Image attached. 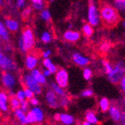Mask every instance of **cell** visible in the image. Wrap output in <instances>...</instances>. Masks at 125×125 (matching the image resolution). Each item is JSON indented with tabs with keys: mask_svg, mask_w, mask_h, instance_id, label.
<instances>
[{
	"mask_svg": "<svg viewBox=\"0 0 125 125\" xmlns=\"http://www.w3.org/2000/svg\"><path fill=\"white\" fill-rule=\"evenodd\" d=\"M120 121L122 122V124L124 125L125 123V115H124V112H122V115H121V119H120Z\"/></svg>",
	"mask_w": 125,
	"mask_h": 125,
	"instance_id": "obj_46",
	"label": "cell"
},
{
	"mask_svg": "<svg viewBox=\"0 0 125 125\" xmlns=\"http://www.w3.org/2000/svg\"><path fill=\"white\" fill-rule=\"evenodd\" d=\"M15 113V116L17 117L18 120L20 122V123L22 125H27L26 123V119H25V114L23 112V111L21 110L20 108L17 109V110L14 111Z\"/></svg>",
	"mask_w": 125,
	"mask_h": 125,
	"instance_id": "obj_22",
	"label": "cell"
},
{
	"mask_svg": "<svg viewBox=\"0 0 125 125\" xmlns=\"http://www.w3.org/2000/svg\"><path fill=\"white\" fill-rule=\"evenodd\" d=\"M55 81L56 84L61 88H66L68 86V73L65 69H60L56 72Z\"/></svg>",
	"mask_w": 125,
	"mask_h": 125,
	"instance_id": "obj_7",
	"label": "cell"
},
{
	"mask_svg": "<svg viewBox=\"0 0 125 125\" xmlns=\"http://www.w3.org/2000/svg\"><path fill=\"white\" fill-rule=\"evenodd\" d=\"M82 31H83V33L85 36H87V37H91V36L94 34V28H93L88 23H87L82 27Z\"/></svg>",
	"mask_w": 125,
	"mask_h": 125,
	"instance_id": "obj_25",
	"label": "cell"
},
{
	"mask_svg": "<svg viewBox=\"0 0 125 125\" xmlns=\"http://www.w3.org/2000/svg\"><path fill=\"white\" fill-rule=\"evenodd\" d=\"M92 76H93V72H92L91 69L88 68V67L84 68V70H83V78L84 79H85L86 81H89V80L92 78Z\"/></svg>",
	"mask_w": 125,
	"mask_h": 125,
	"instance_id": "obj_32",
	"label": "cell"
},
{
	"mask_svg": "<svg viewBox=\"0 0 125 125\" xmlns=\"http://www.w3.org/2000/svg\"><path fill=\"white\" fill-rule=\"evenodd\" d=\"M93 94H94V91L90 89V88H87V89L83 90L82 93H81V95L83 97H91Z\"/></svg>",
	"mask_w": 125,
	"mask_h": 125,
	"instance_id": "obj_38",
	"label": "cell"
},
{
	"mask_svg": "<svg viewBox=\"0 0 125 125\" xmlns=\"http://www.w3.org/2000/svg\"><path fill=\"white\" fill-rule=\"evenodd\" d=\"M21 40L23 42L24 46H25L26 52L33 49L34 46H35V39H34L33 31H32V30L30 27L26 26L22 30Z\"/></svg>",
	"mask_w": 125,
	"mask_h": 125,
	"instance_id": "obj_3",
	"label": "cell"
},
{
	"mask_svg": "<svg viewBox=\"0 0 125 125\" xmlns=\"http://www.w3.org/2000/svg\"><path fill=\"white\" fill-rule=\"evenodd\" d=\"M0 37L2 40H4V41H8L9 40V33L8 31H7V29L5 28L4 26V23H3L2 21L0 20Z\"/></svg>",
	"mask_w": 125,
	"mask_h": 125,
	"instance_id": "obj_24",
	"label": "cell"
},
{
	"mask_svg": "<svg viewBox=\"0 0 125 125\" xmlns=\"http://www.w3.org/2000/svg\"><path fill=\"white\" fill-rule=\"evenodd\" d=\"M100 19L106 26L114 27L120 20V16L116 10L109 4L102 5L100 9Z\"/></svg>",
	"mask_w": 125,
	"mask_h": 125,
	"instance_id": "obj_1",
	"label": "cell"
},
{
	"mask_svg": "<svg viewBox=\"0 0 125 125\" xmlns=\"http://www.w3.org/2000/svg\"><path fill=\"white\" fill-rule=\"evenodd\" d=\"M68 99H67V97H64V98H60V106L63 107V108H65V107H67V105H68Z\"/></svg>",
	"mask_w": 125,
	"mask_h": 125,
	"instance_id": "obj_39",
	"label": "cell"
},
{
	"mask_svg": "<svg viewBox=\"0 0 125 125\" xmlns=\"http://www.w3.org/2000/svg\"><path fill=\"white\" fill-rule=\"evenodd\" d=\"M0 67L8 72L15 71L17 69L16 63L12 61V59L3 53L1 48H0Z\"/></svg>",
	"mask_w": 125,
	"mask_h": 125,
	"instance_id": "obj_6",
	"label": "cell"
},
{
	"mask_svg": "<svg viewBox=\"0 0 125 125\" xmlns=\"http://www.w3.org/2000/svg\"><path fill=\"white\" fill-rule=\"evenodd\" d=\"M8 94L4 92H0V109L4 112H6L8 110Z\"/></svg>",
	"mask_w": 125,
	"mask_h": 125,
	"instance_id": "obj_16",
	"label": "cell"
},
{
	"mask_svg": "<svg viewBox=\"0 0 125 125\" xmlns=\"http://www.w3.org/2000/svg\"><path fill=\"white\" fill-rule=\"evenodd\" d=\"M19 108H20L24 113L26 112V111L29 109V102H27L26 100H24V101H22V102H20V107H19Z\"/></svg>",
	"mask_w": 125,
	"mask_h": 125,
	"instance_id": "obj_34",
	"label": "cell"
},
{
	"mask_svg": "<svg viewBox=\"0 0 125 125\" xmlns=\"http://www.w3.org/2000/svg\"><path fill=\"white\" fill-rule=\"evenodd\" d=\"M40 17L43 20L46 21V22H49L51 21V13L50 11L46 9H44V10H41V12H40Z\"/></svg>",
	"mask_w": 125,
	"mask_h": 125,
	"instance_id": "obj_30",
	"label": "cell"
},
{
	"mask_svg": "<svg viewBox=\"0 0 125 125\" xmlns=\"http://www.w3.org/2000/svg\"><path fill=\"white\" fill-rule=\"evenodd\" d=\"M86 122L90 124H97L98 123V118L96 116L95 113L93 111H88L85 115Z\"/></svg>",
	"mask_w": 125,
	"mask_h": 125,
	"instance_id": "obj_20",
	"label": "cell"
},
{
	"mask_svg": "<svg viewBox=\"0 0 125 125\" xmlns=\"http://www.w3.org/2000/svg\"><path fill=\"white\" fill-rule=\"evenodd\" d=\"M99 107H100L101 110H102V112L108 111L109 107H110V103H109L108 99L106 98V97H103V98L101 99L100 102H99Z\"/></svg>",
	"mask_w": 125,
	"mask_h": 125,
	"instance_id": "obj_23",
	"label": "cell"
},
{
	"mask_svg": "<svg viewBox=\"0 0 125 125\" xmlns=\"http://www.w3.org/2000/svg\"><path fill=\"white\" fill-rule=\"evenodd\" d=\"M0 117H1V114H0Z\"/></svg>",
	"mask_w": 125,
	"mask_h": 125,
	"instance_id": "obj_49",
	"label": "cell"
},
{
	"mask_svg": "<svg viewBox=\"0 0 125 125\" xmlns=\"http://www.w3.org/2000/svg\"><path fill=\"white\" fill-rule=\"evenodd\" d=\"M119 83H120V86H121L122 90H123V91H124V90H125V78L123 77V79L120 81V82H119Z\"/></svg>",
	"mask_w": 125,
	"mask_h": 125,
	"instance_id": "obj_44",
	"label": "cell"
},
{
	"mask_svg": "<svg viewBox=\"0 0 125 125\" xmlns=\"http://www.w3.org/2000/svg\"><path fill=\"white\" fill-rule=\"evenodd\" d=\"M124 77V64L123 61L116 63L113 67L111 73L108 74V79L113 84H118L123 78Z\"/></svg>",
	"mask_w": 125,
	"mask_h": 125,
	"instance_id": "obj_2",
	"label": "cell"
},
{
	"mask_svg": "<svg viewBox=\"0 0 125 125\" xmlns=\"http://www.w3.org/2000/svg\"><path fill=\"white\" fill-rule=\"evenodd\" d=\"M25 119H26L27 124H31V123H37L36 118H35V115H34V114L32 113V111L31 110H30L29 112L25 115Z\"/></svg>",
	"mask_w": 125,
	"mask_h": 125,
	"instance_id": "obj_29",
	"label": "cell"
},
{
	"mask_svg": "<svg viewBox=\"0 0 125 125\" xmlns=\"http://www.w3.org/2000/svg\"><path fill=\"white\" fill-rule=\"evenodd\" d=\"M51 90L54 92V94H56L60 98H64V97H67L66 92L63 88H60L56 83H52L51 84Z\"/></svg>",
	"mask_w": 125,
	"mask_h": 125,
	"instance_id": "obj_19",
	"label": "cell"
},
{
	"mask_svg": "<svg viewBox=\"0 0 125 125\" xmlns=\"http://www.w3.org/2000/svg\"><path fill=\"white\" fill-rule=\"evenodd\" d=\"M4 26L9 31L14 32V31H17L19 30V24L17 20H14V19H6L5 21H4Z\"/></svg>",
	"mask_w": 125,
	"mask_h": 125,
	"instance_id": "obj_14",
	"label": "cell"
},
{
	"mask_svg": "<svg viewBox=\"0 0 125 125\" xmlns=\"http://www.w3.org/2000/svg\"><path fill=\"white\" fill-rule=\"evenodd\" d=\"M39 99L36 98V97H32L31 99H30V103H31V105H33V106H37L38 104H39Z\"/></svg>",
	"mask_w": 125,
	"mask_h": 125,
	"instance_id": "obj_42",
	"label": "cell"
},
{
	"mask_svg": "<svg viewBox=\"0 0 125 125\" xmlns=\"http://www.w3.org/2000/svg\"><path fill=\"white\" fill-rule=\"evenodd\" d=\"M10 104L11 108L15 111L17 110V109H19V107H20V102L15 97V95H13L10 97Z\"/></svg>",
	"mask_w": 125,
	"mask_h": 125,
	"instance_id": "obj_26",
	"label": "cell"
},
{
	"mask_svg": "<svg viewBox=\"0 0 125 125\" xmlns=\"http://www.w3.org/2000/svg\"><path fill=\"white\" fill-rule=\"evenodd\" d=\"M39 64V60L38 57L34 54H28L25 59V66H26L27 69L29 70H33L36 69V67Z\"/></svg>",
	"mask_w": 125,
	"mask_h": 125,
	"instance_id": "obj_11",
	"label": "cell"
},
{
	"mask_svg": "<svg viewBox=\"0 0 125 125\" xmlns=\"http://www.w3.org/2000/svg\"><path fill=\"white\" fill-rule=\"evenodd\" d=\"M3 4H4V1H0V6H1Z\"/></svg>",
	"mask_w": 125,
	"mask_h": 125,
	"instance_id": "obj_48",
	"label": "cell"
},
{
	"mask_svg": "<svg viewBox=\"0 0 125 125\" xmlns=\"http://www.w3.org/2000/svg\"><path fill=\"white\" fill-rule=\"evenodd\" d=\"M31 111H32V113H33L34 115H35L37 123H41V122L44 120V113H43V111H42L40 108L35 107V108H33L31 109Z\"/></svg>",
	"mask_w": 125,
	"mask_h": 125,
	"instance_id": "obj_21",
	"label": "cell"
},
{
	"mask_svg": "<svg viewBox=\"0 0 125 125\" xmlns=\"http://www.w3.org/2000/svg\"><path fill=\"white\" fill-rule=\"evenodd\" d=\"M81 125H91V124H90V123H87V122H83V123H82V124H81Z\"/></svg>",
	"mask_w": 125,
	"mask_h": 125,
	"instance_id": "obj_47",
	"label": "cell"
},
{
	"mask_svg": "<svg viewBox=\"0 0 125 125\" xmlns=\"http://www.w3.org/2000/svg\"><path fill=\"white\" fill-rule=\"evenodd\" d=\"M19 49H20V51L23 53H26V50H25V46H24V44H23V42H22V40H21V39L19 40Z\"/></svg>",
	"mask_w": 125,
	"mask_h": 125,
	"instance_id": "obj_41",
	"label": "cell"
},
{
	"mask_svg": "<svg viewBox=\"0 0 125 125\" xmlns=\"http://www.w3.org/2000/svg\"><path fill=\"white\" fill-rule=\"evenodd\" d=\"M23 91H24V94H25V97L26 99H28V100L31 99L32 97H34V94L27 88H25V89H24Z\"/></svg>",
	"mask_w": 125,
	"mask_h": 125,
	"instance_id": "obj_37",
	"label": "cell"
},
{
	"mask_svg": "<svg viewBox=\"0 0 125 125\" xmlns=\"http://www.w3.org/2000/svg\"><path fill=\"white\" fill-rule=\"evenodd\" d=\"M41 40L43 43H45V44L50 43V42L52 41V35L50 34V32H48V31H44L41 35Z\"/></svg>",
	"mask_w": 125,
	"mask_h": 125,
	"instance_id": "obj_31",
	"label": "cell"
},
{
	"mask_svg": "<svg viewBox=\"0 0 125 125\" xmlns=\"http://www.w3.org/2000/svg\"><path fill=\"white\" fill-rule=\"evenodd\" d=\"M2 81L4 87L8 90H10V91L16 86V79H15L14 75L12 73H9V72H5V73H3Z\"/></svg>",
	"mask_w": 125,
	"mask_h": 125,
	"instance_id": "obj_8",
	"label": "cell"
},
{
	"mask_svg": "<svg viewBox=\"0 0 125 125\" xmlns=\"http://www.w3.org/2000/svg\"><path fill=\"white\" fill-rule=\"evenodd\" d=\"M32 4V7L37 10H44L45 7V3L42 0H32L31 1Z\"/></svg>",
	"mask_w": 125,
	"mask_h": 125,
	"instance_id": "obj_27",
	"label": "cell"
},
{
	"mask_svg": "<svg viewBox=\"0 0 125 125\" xmlns=\"http://www.w3.org/2000/svg\"><path fill=\"white\" fill-rule=\"evenodd\" d=\"M31 12V7H26V8L23 10V12H22V19H24L25 20H26V19L30 17Z\"/></svg>",
	"mask_w": 125,
	"mask_h": 125,
	"instance_id": "obj_35",
	"label": "cell"
},
{
	"mask_svg": "<svg viewBox=\"0 0 125 125\" xmlns=\"http://www.w3.org/2000/svg\"><path fill=\"white\" fill-rule=\"evenodd\" d=\"M108 111H109V115H110L111 118H112L114 121L120 122L122 112L116 106H110L109 108H108Z\"/></svg>",
	"mask_w": 125,
	"mask_h": 125,
	"instance_id": "obj_15",
	"label": "cell"
},
{
	"mask_svg": "<svg viewBox=\"0 0 125 125\" xmlns=\"http://www.w3.org/2000/svg\"><path fill=\"white\" fill-rule=\"evenodd\" d=\"M30 75L37 81L38 83L40 84V85H44V84L46 83V78L45 77L44 75H43V73H42V72L40 70H39V69L31 70Z\"/></svg>",
	"mask_w": 125,
	"mask_h": 125,
	"instance_id": "obj_12",
	"label": "cell"
},
{
	"mask_svg": "<svg viewBox=\"0 0 125 125\" xmlns=\"http://www.w3.org/2000/svg\"><path fill=\"white\" fill-rule=\"evenodd\" d=\"M15 97L19 101V102H22V101L25 100V94H24V91L23 90H19V91L15 94Z\"/></svg>",
	"mask_w": 125,
	"mask_h": 125,
	"instance_id": "obj_36",
	"label": "cell"
},
{
	"mask_svg": "<svg viewBox=\"0 0 125 125\" xmlns=\"http://www.w3.org/2000/svg\"><path fill=\"white\" fill-rule=\"evenodd\" d=\"M42 64H43V66L46 67V70H48V71L50 72L51 73H55L57 72L56 66H55V65L52 62V61H51L49 58L44 59V60H43V61H42Z\"/></svg>",
	"mask_w": 125,
	"mask_h": 125,
	"instance_id": "obj_18",
	"label": "cell"
},
{
	"mask_svg": "<svg viewBox=\"0 0 125 125\" xmlns=\"http://www.w3.org/2000/svg\"><path fill=\"white\" fill-rule=\"evenodd\" d=\"M103 67H104V71H105V73H107V75L109 74L113 69V67L111 66L110 63L107 61H103Z\"/></svg>",
	"mask_w": 125,
	"mask_h": 125,
	"instance_id": "obj_33",
	"label": "cell"
},
{
	"mask_svg": "<svg viewBox=\"0 0 125 125\" xmlns=\"http://www.w3.org/2000/svg\"><path fill=\"white\" fill-rule=\"evenodd\" d=\"M25 0H17L16 1V5H17L18 8H23L25 5Z\"/></svg>",
	"mask_w": 125,
	"mask_h": 125,
	"instance_id": "obj_40",
	"label": "cell"
},
{
	"mask_svg": "<svg viewBox=\"0 0 125 125\" xmlns=\"http://www.w3.org/2000/svg\"><path fill=\"white\" fill-rule=\"evenodd\" d=\"M51 53H52V51H51V50L44 51V52H43V53H42V56H43V58H44V59H47L48 57L51 55Z\"/></svg>",
	"mask_w": 125,
	"mask_h": 125,
	"instance_id": "obj_43",
	"label": "cell"
},
{
	"mask_svg": "<svg viewBox=\"0 0 125 125\" xmlns=\"http://www.w3.org/2000/svg\"><path fill=\"white\" fill-rule=\"evenodd\" d=\"M88 24H89L92 27L97 26L101 21L99 10L94 3H91V4H89V6H88Z\"/></svg>",
	"mask_w": 125,
	"mask_h": 125,
	"instance_id": "obj_4",
	"label": "cell"
},
{
	"mask_svg": "<svg viewBox=\"0 0 125 125\" xmlns=\"http://www.w3.org/2000/svg\"><path fill=\"white\" fill-rule=\"evenodd\" d=\"M42 73H43V75H44L46 78L48 77V76H50V75L52 74V73L48 71V70H46V69H44V70H43V72H42Z\"/></svg>",
	"mask_w": 125,
	"mask_h": 125,
	"instance_id": "obj_45",
	"label": "cell"
},
{
	"mask_svg": "<svg viewBox=\"0 0 125 125\" xmlns=\"http://www.w3.org/2000/svg\"><path fill=\"white\" fill-rule=\"evenodd\" d=\"M59 121H61L65 125H72L74 123V118L73 115L64 113V114H60Z\"/></svg>",
	"mask_w": 125,
	"mask_h": 125,
	"instance_id": "obj_17",
	"label": "cell"
},
{
	"mask_svg": "<svg viewBox=\"0 0 125 125\" xmlns=\"http://www.w3.org/2000/svg\"><path fill=\"white\" fill-rule=\"evenodd\" d=\"M64 39L67 41L69 42H76L77 40H80L81 38V34L76 31H72V30H69V31H67L63 35Z\"/></svg>",
	"mask_w": 125,
	"mask_h": 125,
	"instance_id": "obj_13",
	"label": "cell"
},
{
	"mask_svg": "<svg viewBox=\"0 0 125 125\" xmlns=\"http://www.w3.org/2000/svg\"><path fill=\"white\" fill-rule=\"evenodd\" d=\"M73 61L80 67H86L89 64V59L82 56L79 52H74L73 54Z\"/></svg>",
	"mask_w": 125,
	"mask_h": 125,
	"instance_id": "obj_10",
	"label": "cell"
},
{
	"mask_svg": "<svg viewBox=\"0 0 125 125\" xmlns=\"http://www.w3.org/2000/svg\"><path fill=\"white\" fill-rule=\"evenodd\" d=\"M46 100L48 105L52 108H56L60 106V99L54 94V92L52 90H48L46 93Z\"/></svg>",
	"mask_w": 125,
	"mask_h": 125,
	"instance_id": "obj_9",
	"label": "cell"
},
{
	"mask_svg": "<svg viewBox=\"0 0 125 125\" xmlns=\"http://www.w3.org/2000/svg\"><path fill=\"white\" fill-rule=\"evenodd\" d=\"M114 8L118 11V10H122L124 11L125 8V1L124 0H115L114 1Z\"/></svg>",
	"mask_w": 125,
	"mask_h": 125,
	"instance_id": "obj_28",
	"label": "cell"
},
{
	"mask_svg": "<svg viewBox=\"0 0 125 125\" xmlns=\"http://www.w3.org/2000/svg\"><path fill=\"white\" fill-rule=\"evenodd\" d=\"M24 84L25 88L31 90L33 94H40L42 92V86L39 84L30 74H26L24 76Z\"/></svg>",
	"mask_w": 125,
	"mask_h": 125,
	"instance_id": "obj_5",
	"label": "cell"
}]
</instances>
